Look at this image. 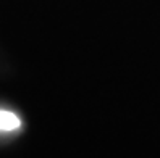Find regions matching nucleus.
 <instances>
[{
    "instance_id": "obj_1",
    "label": "nucleus",
    "mask_w": 160,
    "mask_h": 158,
    "mask_svg": "<svg viewBox=\"0 0 160 158\" xmlns=\"http://www.w3.org/2000/svg\"><path fill=\"white\" fill-rule=\"evenodd\" d=\"M21 127V119L16 113L0 108V132H12Z\"/></svg>"
}]
</instances>
